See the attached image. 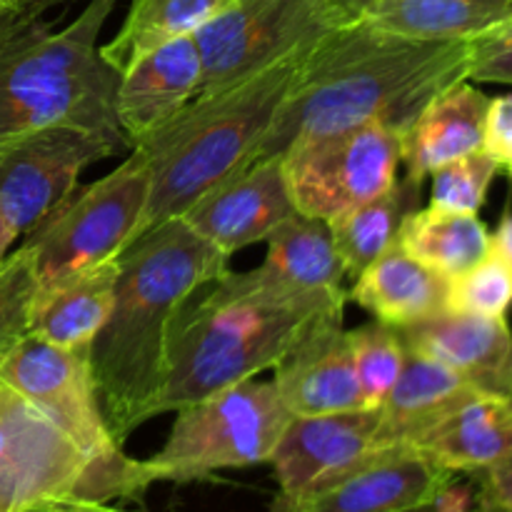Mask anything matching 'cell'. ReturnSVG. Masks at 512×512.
<instances>
[{
    "instance_id": "f6af8a7d",
    "label": "cell",
    "mask_w": 512,
    "mask_h": 512,
    "mask_svg": "<svg viewBox=\"0 0 512 512\" xmlns=\"http://www.w3.org/2000/svg\"><path fill=\"white\" fill-rule=\"evenodd\" d=\"M508 463H512V455H510V458H508Z\"/></svg>"
},
{
    "instance_id": "2e32d148",
    "label": "cell",
    "mask_w": 512,
    "mask_h": 512,
    "mask_svg": "<svg viewBox=\"0 0 512 512\" xmlns=\"http://www.w3.org/2000/svg\"><path fill=\"white\" fill-rule=\"evenodd\" d=\"M273 385L290 415H330L365 410L343 318L310 330L273 368Z\"/></svg>"
},
{
    "instance_id": "ac0fdd59",
    "label": "cell",
    "mask_w": 512,
    "mask_h": 512,
    "mask_svg": "<svg viewBox=\"0 0 512 512\" xmlns=\"http://www.w3.org/2000/svg\"><path fill=\"white\" fill-rule=\"evenodd\" d=\"M405 348L455 370L485 393L498 395L512 360V330L508 318L450 313L400 328Z\"/></svg>"
},
{
    "instance_id": "5bb4252c",
    "label": "cell",
    "mask_w": 512,
    "mask_h": 512,
    "mask_svg": "<svg viewBox=\"0 0 512 512\" xmlns=\"http://www.w3.org/2000/svg\"><path fill=\"white\" fill-rule=\"evenodd\" d=\"M295 213L283 160H253L200 195L180 218L210 245L230 255L265 243L270 230Z\"/></svg>"
},
{
    "instance_id": "277c9868",
    "label": "cell",
    "mask_w": 512,
    "mask_h": 512,
    "mask_svg": "<svg viewBox=\"0 0 512 512\" xmlns=\"http://www.w3.org/2000/svg\"><path fill=\"white\" fill-rule=\"evenodd\" d=\"M313 43L238 83L195 95L163 128L135 145L150 168V200L138 235L180 218L213 185L253 163Z\"/></svg>"
},
{
    "instance_id": "e0dca14e",
    "label": "cell",
    "mask_w": 512,
    "mask_h": 512,
    "mask_svg": "<svg viewBox=\"0 0 512 512\" xmlns=\"http://www.w3.org/2000/svg\"><path fill=\"white\" fill-rule=\"evenodd\" d=\"M203 83V63L193 35L173 40L125 70L118 80L115 113L130 150L178 115Z\"/></svg>"
},
{
    "instance_id": "b9f144b4",
    "label": "cell",
    "mask_w": 512,
    "mask_h": 512,
    "mask_svg": "<svg viewBox=\"0 0 512 512\" xmlns=\"http://www.w3.org/2000/svg\"><path fill=\"white\" fill-rule=\"evenodd\" d=\"M5 438H8V413H5V385H0V453L5 448Z\"/></svg>"
},
{
    "instance_id": "5b68a950",
    "label": "cell",
    "mask_w": 512,
    "mask_h": 512,
    "mask_svg": "<svg viewBox=\"0 0 512 512\" xmlns=\"http://www.w3.org/2000/svg\"><path fill=\"white\" fill-rule=\"evenodd\" d=\"M113 8L115 0H88L65 28L40 18L0 48V150L55 123L123 133L115 113L120 75L98 45Z\"/></svg>"
},
{
    "instance_id": "6da1fadb",
    "label": "cell",
    "mask_w": 512,
    "mask_h": 512,
    "mask_svg": "<svg viewBox=\"0 0 512 512\" xmlns=\"http://www.w3.org/2000/svg\"><path fill=\"white\" fill-rule=\"evenodd\" d=\"M473 63V40H415L353 18L318 38L253 160L368 123L408 130Z\"/></svg>"
},
{
    "instance_id": "f1b7e54d",
    "label": "cell",
    "mask_w": 512,
    "mask_h": 512,
    "mask_svg": "<svg viewBox=\"0 0 512 512\" xmlns=\"http://www.w3.org/2000/svg\"><path fill=\"white\" fill-rule=\"evenodd\" d=\"M348 343L365 405L370 410H378L403 373L405 358H408L400 328L373 318L370 323L348 330Z\"/></svg>"
},
{
    "instance_id": "e575fe53",
    "label": "cell",
    "mask_w": 512,
    "mask_h": 512,
    "mask_svg": "<svg viewBox=\"0 0 512 512\" xmlns=\"http://www.w3.org/2000/svg\"><path fill=\"white\" fill-rule=\"evenodd\" d=\"M483 153L512 178V95L490 98L485 113Z\"/></svg>"
},
{
    "instance_id": "4dcf8cb0",
    "label": "cell",
    "mask_w": 512,
    "mask_h": 512,
    "mask_svg": "<svg viewBox=\"0 0 512 512\" xmlns=\"http://www.w3.org/2000/svg\"><path fill=\"white\" fill-rule=\"evenodd\" d=\"M38 273L30 248L20 245L0 265V365L30 335V305Z\"/></svg>"
},
{
    "instance_id": "9c48e42d",
    "label": "cell",
    "mask_w": 512,
    "mask_h": 512,
    "mask_svg": "<svg viewBox=\"0 0 512 512\" xmlns=\"http://www.w3.org/2000/svg\"><path fill=\"white\" fill-rule=\"evenodd\" d=\"M353 18L345 0H235L193 35L203 63L198 95L238 83Z\"/></svg>"
},
{
    "instance_id": "d6a6232c",
    "label": "cell",
    "mask_w": 512,
    "mask_h": 512,
    "mask_svg": "<svg viewBox=\"0 0 512 512\" xmlns=\"http://www.w3.org/2000/svg\"><path fill=\"white\" fill-rule=\"evenodd\" d=\"M408 512H493L478 473H448L443 483Z\"/></svg>"
},
{
    "instance_id": "484cf974",
    "label": "cell",
    "mask_w": 512,
    "mask_h": 512,
    "mask_svg": "<svg viewBox=\"0 0 512 512\" xmlns=\"http://www.w3.org/2000/svg\"><path fill=\"white\" fill-rule=\"evenodd\" d=\"M265 245L268 250L260 268L275 278L305 290H345L343 280L348 275L335 250L328 220L308 218L295 210L270 230Z\"/></svg>"
},
{
    "instance_id": "30bf717a",
    "label": "cell",
    "mask_w": 512,
    "mask_h": 512,
    "mask_svg": "<svg viewBox=\"0 0 512 512\" xmlns=\"http://www.w3.org/2000/svg\"><path fill=\"white\" fill-rule=\"evenodd\" d=\"M280 160L295 210L330 220L398 183L403 130L385 123L358 125L298 140Z\"/></svg>"
},
{
    "instance_id": "1f68e13d",
    "label": "cell",
    "mask_w": 512,
    "mask_h": 512,
    "mask_svg": "<svg viewBox=\"0 0 512 512\" xmlns=\"http://www.w3.org/2000/svg\"><path fill=\"white\" fill-rule=\"evenodd\" d=\"M498 173V163L488 158L483 150L443 165L430 175L433 178L430 208L460 215H478L488 200V190Z\"/></svg>"
},
{
    "instance_id": "4fadbf2b",
    "label": "cell",
    "mask_w": 512,
    "mask_h": 512,
    "mask_svg": "<svg viewBox=\"0 0 512 512\" xmlns=\"http://www.w3.org/2000/svg\"><path fill=\"white\" fill-rule=\"evenodd\" d=\"M378 410L293 415L270 465L280 483L278 500H298L358 468L378 450Z\"/></svg>"
},
{
    "instance_id": "d6986e66",
    "label": "cell",
    "mask_w": 512,
    "mask_h": 512,
    "mask_svg": "<svg viewBox=\"0 0 512 512\" xmlns=\"http://www.w3.org/2000/svg\"><path fill=\"white\" fill-rule=\"evenodd\" d=\"M118 255L105 263L38 283L30 305V335L68 350H90L108 323L118 285Z\"/></svg>"
},
{
    "instance_id": "52a82bcc",
    "label": "cell",
    "mask_w": 512,
    "mask_h": 512,
    "mask_svg": "<svg viewBox=\"0 0 512 512\" xmlns=\"http://www.w3.org/2000/svg\"><path fill=\"white\" fill-rule=\"evenodd\" d=\"M273 380L250 378L175 410L163 448L140 460L148 485L190 483L218 470L270 463L290 423Z\"/></svg>"
},
{
    "instance_id": "4316f807",
    "label": "cell",
    "mask_w": 512,
    "mask_h": 512,
    "mask_svg": "<svg viewBox=\"0 0 512 512\" xmlns=\"http://www.w3.org/2000/svg\"><path fill=\"white\" fill-rule=\"evenodd\" d=\"M423 185L403 178L378 198H370L328 220L345 275L358 278L398 240L400 223L418 205Z\"/></svg>"
},
{
    "instance_id": "74e56055",
    "label": "cell",
    "mask_w": 512,
    "mask_h": 512,
    "mask_svg": "<svg viewBox=\"0 0 512 512\" xmlns=\"http://www.w3.org/2000/svg\"><path fill=\"white\" fill-rule=\"evenodd\" d=\"M25 512H130V510L113 508V505L98 503V500L65 498V500H48V503H40Z\"/></svg>"
},
{
    "instance_id": "60d3db41",
    "label": "cell",
    "mask_w": 512,
    "mask_h": 512,
    "mask_svg": "<svg viewBox=\"0 0 512 512\" xmlns=\"http://www.w3.org/2000/svg\"><path fill=\"white\" fill-rule=\"evenodd\" d=\"M18 238H20V235L15 233L13 225H10L8 220H5V215L0 213V265L5 263V258L10 255V248H13V243Z\"/></svg>"
},
{
    "instance_id": "7402d4cb",
    "label": "cell",
    "mask_w": 512,
    "mask_h": 512,
    "mask_svg": "<svg viewBox=\"0 0 512 512\" xmlns=\"http://www.w3.org/2000/svg\"><path fill=\"white\" fill-rule=\"evenodd\" d=\"M478 393L485 390L460 373L408 350L403 373L378 408V445L410 448L425 430Z\"/></svg>"
},
{
    "instance_id": "8d00e7d4",
    "label": "cell",
    "mask_w": 512,
    "mask_h": 512,
    "mask_svg": "<svg viewBox=\"0 0 512 512\" xmlns=\"http://www.w3.org/2000/svg\"><path fill=\"white\" fill-rule=\"evenodd\" d=\"M40 20V15H30L23 13V10H13L0 5V48L15 40L18 35H23L25 30L33 28L35 23Z\"/></svg>"
},
{
    "instance_id": "3957f363",
    "label": "cell",
    "mask_w": 512,
    "mask_h": 512,
    "mask_svg": "<svg viewBox=\"0 0 512 512\" xmlns=\"http://www.w3.org/2000/svg\"><path fill=\"white\" fill-rule=\"evenodd\" d=\"M180 313L158 415L273 370L325 320L343 318L348 293L305 290L265 268L225 273Z\"/></svg>"
},
{
    "instance_id": "836d02e7",
    "label": "cell",
    "mask_w": 512,
    "mask_h": 512,
    "mask_svg": "<svg viewBox=\"0 0 512 512\" xmlns=\"http://www.w3.org/2000/svg\"><path fill=\"white\" fill-rule=\"evenodd\" d=\"M468 80L512 85V23L473 40Z\"/></svg>"
},
{
    "instance_id": "ee69618b",
    "label": "cell",
    "mask_w": 512,
    "mask_h": 512,
    "mask_svg": "<svg viewBox=\"0 0 512 512\" xmlns=\"http://www.w3.org/2000/svg\"><path fill=\"white\" fill-rule=\"evenodd\" d=\"M345 3L350 5V8H353V5H358V3H363V0H345Z\"/></svg>"
},
{
    "instance_id": "9a60e30c",
    "label": "cell",
    "mask_w": 512,
    "mask_h": 512,
    "mask_svg": "<svg viewBox=\"0 0 512 512\" xmlns=\"http://www.w3.org/2000/svg\"><path fill=\"white\" fill-rule=\"evenodd\" d=\"M448 473L413 448H383L325 488L298 500H275L270 512H408Z\"/></svg>"
},
{
    "instance_id": "f35d334b",
    "label": "cell",
    "mask_w": 512,
    "mask_h": 512,
    "mask_svg": "<svg viewBox=\"0 0 512 512\" xmlns=\"http://www.w3.org/2000/svg\"><path fill=\"white\" fill-rule=\"evenodd\" d=\"M490 250H493L495 255H500V258H503L512 268V208L510 205L503 210V215H500V223L498 228H495V233H490Z\"/></svg>"
},
{
    "instance_id": "8992f818",
    "label": "cell",
    "mask_w": 512,
    "mask_h": 512,
    "mask_svg": "<svg viewBox=\"0 0 512 512\" xmlns=\"http://www.w3.org/2000/svg\"><path fill=\"white\" fill-rule=\"evenodd\" d=\"M5 413L8 438L0 453V512H25L65 498L140 500L150 488L140 460L90 453L53 418L8 388Z\"/></svg>"
},
{
    "instance_id": "ffe728a7",
    "label": "cell",
    "mask_w": 512,
    "mask_h": 512,
    "mask_svg": "<svg viewBox=\"0 0 512 512\" xmlns=\"http://www.w3.org/2000/svg\"><path fill=\"white\" fill-rule=\"evenodd\" d=\"M488 103L490 98L473 80H463L430 100L403 133L405 178L423 185L443 165L480 153Z\"/></svg>"
},
{
    "instance_id": "7c38bea8",
    "label": "cell",
    "mask_w": 512,
    "mask_h": 512,
    "mask_svg": "<svg viewBox=\"0 0 512 512\" xmlns=\"http://www.w3.org/2000/svg\"><path fill=\"white\" fill-rule=\"evenodd\" d=\"M0 383L53 418L83 448L100 458H123L100 413L90 350H68L28 338L0 365Z\"/></svg>"
},
{
    "instance_id": "cb8c5ba5",
    "label": "cell",
    "mask_w": 512,
    "mask_h": 512,
    "mask_svg": "<svg viewBox=\"0 0 512 512\" xmlns=\"http://www.w3.org/2000/svg\"><path fill=\"white\" fill-rule=\"evenodd\" d=\"M448 278L410 258L398 243L355 278L348 300L375 320L405 328L445 310Z\"/></svg>"
},
{
    "instance_id": "ba28073f",
    "label": "cell",
    "mask_w": 512,
    "mask_h": 512,
    "mask_svg": "<svg viewBox=\"0 0 512 512\" xmlns=\"http://www.w3.org/2000/svg\"><path fill=\"white\" fill-rule=\"evenodd\" d=\"M150 200V168L138 150L103 178L78 185L55 205L23 245L35 258L38 283L115 258L138 238Z\"/></svg>"
},
{
    "instance_id": "7bdbcfd3",
    "label": "cell",
    "mask_w": 512,
    "mask_h": 512,
    "mask_svg": "<svg viewBox=\"0 0 512 512\" xmlns=\"http://www.w3.org/2000/svg\"><path fill=\"white\" fill-rule=\"evenodd\" d=\"M498 395H503L505 400H510V403H512V360H510L508 370H505L503 383H500V388H498Z\"/></svg>"
},
{
    "instance_id": "d4e9b609",
    "label": "cell",
    "mask_w": 512,
    "mask_h": 512,
    "mask_svg": "<svg viewBox=\"0 0 512 512\" xmlns=\"http://www.w3.org/2000/svg\"><path fill=\"white\" fill-rule=\"evenodd\" d=\"M235 0H133L113 40L100 45L105 63L123 75L145 55L195 35Z\"/></svg>"
},
{
    "instance_id": "ab89813d",
    "label": "cell",
    "mask_w": 512,
    "mask_h": 512,
    "mask_svg": "<svg viewBox=\"0 0 512 512\" xmlns=\"http://www.w3.org/2000/svg\"><path fill=\"white\" fill-rule=\"evenodd\" d=\"M65 3H78V0H0V5H5V8L23 10V13L30 15H43L48 8Z\"/></svg>"
},
{
    "instance_id": "44dd1931",
    "label": "cell",
    "mask_w": 512,
    "mask_h": 512,
    "mask_svg": "<svg viewBox=\"0 0 512 512\" xmlns=\"http://www.w3.org/2000/svg\"><path fill=\"white\" fill-rule=\"evenodd\" d=\"M410 448L450 473H478L508 463L512 403L495 393L473 395L425 430Z\"/></svg>"
},
{
    "instance_id": "8fae6325",
    "label": "cell",
    "mask_w": 512,
    "mask_h": 512,
    "mask_svg": "<svg viewBox=\"0 0 512 512\" xmlns=\"http://www.w3.org/2000/svg\"><path fill=\"white\" fill-rule=\"evenodd\" d=\"M123 150H130L123 133L78 123L20 135L0 150V213L23 238L78 188L85 168Z\"/></svg>"
},
{
    "instance_id": "83f0119b",
    "label": "cell",
    "mask_w": 512,
    "mask_h": 512,
    "mask_svg": "<svg viewBox=\"0 0 512 512\" xmlns=\"http://www.w3.org/2000/svg\"><path fill=\"white\" fill-rule=\"evenodd\" d=\"M395 243L435 273L453 278L483 260L490 250V230L478 215L415 208L400 223Z\"/></svg>"
},
{
    "instance_id": "603a6c76",
    "label": "cell",
    "mask_w": 512,
    "mask_h": 512,
    "mask_svg": "<svg viewBox=\"0 0 512 512\" xmlns=\"http://www.w3.org/2000/svg\"><path fill=\"white\" fill-rule=\"evenodd\" d=\"M355 18L415 40H478L512 23V0H363Z\"/></svg>"
},
{
    "instance_id": "d590c367",
    "label": "cell",
    "mask_w": 512,
    "mask_h": 512,
    "mask_svg": "<svg viewBox=\"0 0 512 512\" xmlns=\"http://www.w3.org/2000/svg\"><path fill=\"white\" fill-rule=\"evenodd\" d=\"M480 480L493 512H512V463L480 470Z\"/></svg>"
},
{
    "instance_id": "f546056e",
    "label": "cell",
    "mask_w": 512,
    "mask_h": 512,
    "mask_svg": "<svg viewBox=\"0 0 512 512\" xmlns=\"http://www.w3.org/2000/svg\"><path fill=\"white\" fill-rule=\"evenodd\" d=\"M512 308V268L500 255L488 250L483 260L463 273L448 278L445 310L480 315V318H508Z\"/></svg>"
},
{
    "instance_id": "7a4b0ae2",
    "label": "cell",
    "mask_w": 512,
    "mask_h": 512,
    "mask_svg": "<svg viewBox=\"0 0 512 512\" xmlns=\"http://www.w3.org/2000/svg\"><path fill=\"white\" fill-rule=\"evenodd\" d=\"M228 260L183 218L153 225L118 253L113 310L90 345L100 413L118 445L158 415L180 313L228 273Z\"/></svg>"
}]
</instances>
